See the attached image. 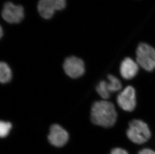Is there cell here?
<instances>
[{
  "label": "cell",
  "instance_id": "cell-12",
  "mask_svg": "<svg viewBox=\"0 0 155 154\" xmlns=\"http://www.w3.org/2000/svg\"><path fill=\"white\" fill-rule=\"evenodd\" d=\"M96 91L102 100H110L111 95L107 89V80H103L98 83L96 87Z\"/></svg>",
  "mask_w": 155,
  "mask_h": 154
},
{
  "label": "cell",
  "instance_id": "cell-2",
  "mask_svg": "<svg viewBox=\"0 0 155 154\" xmlns=\"http://www.w3.org/2000/svg\"><path fill=\"white\" fill-rule=\"evenodd\" d=\"M126 135L131 142L139 146L147 143L152 137L148 124L140 119H134L130 122Z\"/></svg>",
  "mask_w": 155,
  "mask_h": 154
},
{
  "label": "cell",
  "instance_id": "cell-15",
  "mask_svg": "<svg viewBox=\"0 0 155 154\" xmlns=\"http://www.w3.org/2000/svg\"><path fill=\"white\" fill-rule=\"evenodd\" d=\"M108 154H130L125 149L121 147H115L112 149Z\"/></svg>",
  "mask_w": 155,
  "mask_h": 154
},
{
  "label": "cell",
  "instance_id": "cell-8",
  "mask_svg": "<svg viewBox=\"0 0 155 154\" xmlns=\"http://www.w3.org/2000/svg\"><path fill=\"white\" fill-rule=\"evenodd\" d=\"M140 67L134 59L126 57L121 62L120 66V74L122 80L130 81L138 74Z\"/></svg>",
  "mask_w": 155,
  "mask_h": 154
},
{
  "label": "cell",
  "instance_id": "cell-7",
  "mask_svg": "<svg viewBox=\"0 0 155 154\" xmlns=\"http://www.w3.org/2000/svg\"><path fill=\"white\" fill-rule=\"evenodd\" d=\"M63 69L66 74L71 78H79L85 72L84 61L74 56H71L65 59Z\"/></svg>",
  "mask_w": 155,
  "mask_h": 154
},
{
  "label": "cell",
  "instance_id": "cell-1",
  "mask_svg": "<svg viewBox=\"0 0 155 154\" xmlns=\"http://www.w3.org/2000/svg\"><path fill=\"white\" fill-rule=\"evenodd\" d=\"M117 107L110 100H101L94 102L91 110V120L94 125L104 129L114 126L117 120Z\"/></svg>",
  "mask_w": 155,
  "mask_h": 154
},
{
  "label": "cell",
  "instance_id": "cell-5",
  "mask_svg": "<svg viewBox=\"0 0 155 154\" xmlns=\"http://www.w3.org/2000/svg\"><path fill=\"white\" fill-rule=\"evenodd\" d=\"M66 6V0H39L37 9L43 18L48 20L52 18L55 11L63 10Z\"/></svg>",
  "mask_w": 155,
  "mask_h": 154
},
{
  "label": "cell",
  "instance_id": "cell-4",
  "mask_svg": "<svg viewBox=\"0 0 155 154\" xmlns=\"http://www.w3.org/2000/svg\"><path fill=\"white\" fill-rule=\"evenodd\" d=\"M115 105L124 112H132L137 105L136 91L133 86H126L116 95Z\"/></svg>",
  "mask_w": 155,
  "mask_h": 154
},
{
  "label": "cell",
  "instance_id": "cell-9",
  "mask_svg": "<svg viewBox=\"0 0 155 154\" xmlns=\"http://www.w3.org/2000/svg\"><path fill=\"white\" fill-rule=\"evenodd\" d=\"M48 139L52 145L60 148L64 146L68 143L69 135L61 126L54 124L50 127Z\"/></svg>",
  "mask_w": 155,
  "mask_h": 154
},
{
  "label": "cell",
  "instance_id": "cell-10",
  "mask_svg": "<svg viewBox=\"0 0 155 154\" xmlns=\"http://www.w3.org/2000/svg\"><path fill=\"white\" fill-rule=\"evenodd\" d=\"M106 80L107 89L112 96L113 95L117 94L124 89L120 79L114 75L108 74L106 77Z\"/></svg>",
  "mask_w": 155,
  "mask_h": 154
},
{
  "label": "cell",
  "instance_id": "cell-11",
  "mask_svg": "<svg viewBox=\"0 0 155 154\" xmlns=\"http://www.w3.org/2000/svg\"><path fill=\"white\" fill-rule=\"evenodd\" d=\"M12 74L9 66L5 62H2L0 63V81L5 84L10 81L12 79Z\"/></svg>",
  "mask_w": 155,
  "mask_h": 154
},
{
  "label": "cell",
  "instance_id": "cell-3",
  "mask_svg": "<svg viewBox=\"0 0 155 154\" xmlns=\"http://www.w3.org/2000/svg\"><path fill=\"white\" fill-rule=\"evenodd\" d=\"M135 61L140 68L151 72L155 70V48L146 42L138 44L136 51Z\"/></svg>",
  "mask_w": 155,
  "mask_h": 154
},
{
  "label": "cell",
  "instance_id": "cell-16",
  "mask_svg": "<svg viewBox=\"0 0 155 154\" xmlns=\"http://www.w3.org/2000/svg\"><path fill=\"white\" fill-rule=\"evenodd\" d=\"M1 37H2V36H3V29H2V28H1Z\"/></svg>",
  "mask_w": 155,
  "mask_h": 154
},
{
  "label": "cell",
  "instance_id": "cell-14",
  "mask_svg": "<svg viewBox=\"0 0 155 154\" xmlns=\"http://www.w3.org/2000/svg\"><path fill=\"white\" fill-rule=\"evenodd\" d=\"M136 154H155V149L147 146H140Z\"/></svg>",
  "mask_w": 155,
  "mask_h": 154
},
{
  "label": "cell",
  "instance_id": "cell-13",
  "mask_svg": "<svg viewBox=\"0 0 155 154\" xmlns=\"http://www.w3.org/2000/svg\"><path fill=\"white\" fill-rule=\"evenodd\" d=\"M12 125L10 122L1 121L0 123V136L1 138H5L9 135L12 129Z\"/></svg>",
  "mask_w": 155,
  "mask_h": 154
},
{
  "label": "cell",
  "instance_id": "cell-6",
  "mask_svg": "<svg viewBox=\"0 0 155 154\" xmlns=\"http://www.w3.org/2000/svg\"><path fill=\"white\" fill-rule=\"evenodd\" d=\"M2 17L8 23L18 24L24 18V9L21 5H17L11 2H7L3 6Z\"/></svg>",
  "mask_w": 155,
  "mask_h": 154
}]
</instances>
